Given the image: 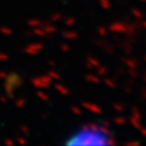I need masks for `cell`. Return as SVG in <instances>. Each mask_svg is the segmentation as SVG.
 I'll return each mask as SVG.
<instances>
[{
	"label": "cell",
	"instance_id": "5b68a950",
	"mask_svg": "<svg viewBox=\"0 0 146 146\" xmlns=\"http://www.w3.org/2000/svg\"><path fill=\"white\" fill-rule=\"evenodd\" d=\"M99 65H100V62H99L98 58H95L93 56L86 57V67H88L89 70H95Z\"/></svg>",
	"mask_w": 146,
	"mask_h": 146
},
{
	"label": "cell",
	"instance_id": "cb8c5ba5",
	"mask_svg": "<svg viewBox=\"0 0 146 146\" xmlns=\"http://www.w3.org/2000/svg\"><path fill=\"white\" fill-rule=\"evenodd\" d=\"M113 108H115L117 112H123V111H124V106L121 105V104H115V105H113Z\"/></svg>",
	"mask_w": 146,
	"mask_h": 146
},
{
	"label": "cell",
	"instance_id": "6da1fadb",
	"mask_svg": "<svg viewBox=\"0 0 146 146\" xmlns=\"http://www.w3.org/2000/svg\"><path fill=\"white\" fill-rule=\"evenodd\" d=\"M116 139L111 134L105 135L100 131H91L86 129H80L78 134L73 135L71 139L66 140L67 145H115Z\"/></svg>",
	"mask_w": 146,
	"mask_h": 146
},
{
	"label": "cell",
	"instance_id": "4316f807",
	"mask_svg": "<svg viewBox=\"0 0 146 146\" xmlns=\"http://www.w3.org/2000/svg\"><path fill=\"white\" fill-rule=\"evenodd\" d=\"M60 48H61V50L63 52H68V51H70V45H68V44H61Z\"/></svg>",
	"mask_w": 146,
	"mask_h": 146
},
{
	"label": "cell",
	"instance_id": "d4e9b609",
	"mask_svg": "<svg viewBox=\"0 0 146 146\" xmlns=\"http://www.w3.org/2000/svg\"><path fill=\"white\" fill-rule=\"evenodd\" d=\"M61 18H62V16L60 15V13H54V15L50 17V20L54 21V22H57V21H60Z\"/></svg>",
	"mask_w": 146,
	"mask_h": 146
},
{
	"label": "cell",
	"instance_id": "d590c367",
	"mask_svg": "<svg viewBox=\"0 0 146 146\" xmlns=\"http://www.w3.org/2000/svg\"><path fill=\"white\" fill-rule=\"evenodd\" d=\"M145 80H146V77H145Z\"/></svg>",
	"mask_w": 146,
	"mask_h": 146
},
{
	"label": "cell",
	"instance_id": "ac0fdd59",
	"mask_svg": "<svg viewBox=\"0 0 146 146\" xmlns=\"http://www.w3.org/2000/svg\"><path fill=\"white\" fill-rule=\"evenodd\" d=\"M131 117L133 118H136V119H141V115L139 112V110L136 107H133L131 108Z\"/></svg>",
	"mask_w": 146,
	"mask_h": 146
},
{
	"label": "cell",
	"instance_id": "f1b7e54d",
	"mask_svg": "<svg viewBox=\"0 0 146 146\" xmlns=\"http://www.w3.org/2000/svg\"><path fill=\"white\" fill-rule=\"evenodd\" d=\"M29 25L36 27V26H40V25H42V22L38 21V20H33V21H29Z\"/></svg>",
	"mask_w": 146,
	"mask_h": 146
},
{
	"label": "cell",
	"instance_id": "836d02e7",
	"mask_svg": "<svg viewBox=\"0 0 146 146\" xmlns=\"http://www.w3.org/2000/svg\"><path fill=\"white\" fill-rule=\"evenodd\" d=\"M140 1H143V3H146V0H140Z\"/></svg>",
	"mask_w": 146,
	"mask_h": 146
},
{
	"label": "cell",
	"instance_id": "d6986e66",
	"mask_svg": "<svg viewBox=\"0 0 146 146\" xmlns=\"http://www.w3.org/2000/svg\"><path fill=\"white\" fill-rule=\"evenodd\" d=\"M98 34L100 35V36H106L107 35V28H105V27H99L98 28Z\"/></svg>",
	"mask_w": 146,
	"mask_h": 146
},
{
	"label": "cell",
	"instance_id": "5bb4252c",
	"mask_svg": "<svg viewBox=\"0 0 146 146\" xmlns=\"http://www.w3.org/2000/svg\"><path fill=\"white\" fill-rule=\"evenodd\" d=\"M95 70H96V72H98V76H105L107 73V68L101 66V65H99Z\"/></svg>",
	"mask_w": 146,
	"mask_h": 146
},
{
	"label": "cell",
	"instance_id": "9a60e30c",
	"mask_svg": "<svg viewBox=\"0 0 146 146\" xmlns=\"http://www.w3.org/2000/svg\"><path fill=\"white\" fill-rule=\"evenodd\" d=\"M48 76H49L51 79H55V80H60V79H61V76L58 74L57 72H55V71H49V72H48Z\"/></svg>",
	"mask_w": 146,
	"mask_h": 146
},
{
	"label": "cell",
	"instance_id": "484cf974",
	"mask_svg": "<svg viewBox=\"0 0 146 146\" xmlns=\"http://www.w3.org/2000/svg\"><path fill=\"white\" fill-rule=\"evenodd\" d=\"M36 95H38V96L42 99V100H44V101H48V100H49L48 95H46V94H44V93H42V91H38V93H36Z\"/></svg>",
	"mask_w": 146,
	"mask_h": 146
},
{
	"label": "cell",
	"instance_id": "44dd1931",
	"mask_svg": "<svg viewBox=\"0 0 146 146\" xmlns=\"http://www.w3.org/2000/svg\"><path fill=\"white\" fill-rule=\"evenodd\" d=\"M124 146H136V145H140V141L139 140H131V141H125L123 143Z\"/></svg>",
	"mask_w": 146,
	"mask_h": 146
},
{
	"label": "cell",
	"instance_id": "4dcf8cb0",
	"mask_svg": "<svg viewBox=\"0 0 146 146\" xmlns=\"http://www.w3.org/2000/svg\"><path fill=\"white\" fill-rule=\"evenodd\" d=\"M101 125H105V127H108V128H110V123H108L107 121H102V122H101Z\"/></svg>",
	"mask_w": 146,
	"mask_h": 146
},
{
	"label": "cell",
	"instance_id": "ffe728a7",
	"mask_svg": "<svg viewBox=\"0 0 146 146\" xmlns=\"http://www.w3.org/2000/svg\"><path fill=\"white\" fill-rule=\"evenodd\" d=\"M131 13H133V15L138 18V20H143V17H144V15L138 10V9H133V10H131Z\"/></svg>",
	"mask_w": 146,
	"mask_h": 146
},
{
	"label": "cell",
	"instance_id": "30bf717a",
	"mask_svg": "<svg viewBox=\"0 0 146 146\" xmlns=\"http://www.w3.org/2000/svg\"><path fill=\"white\" fill-rule=\"evenodd\" d=\"M124 63L128 66V68H136V66H138V61L135 58H127V60H124Z\"/></svg>",
	"mask_w": 146,
	"mask_h": 146
},
{
	"label": "cell",
	"instance_id": "1f68e13d",
	"mask_svg": "<svg viewBox=\"0 0 146 146\" xmlns=\"http://www.w3.org/2000/svg\"><path fill=\"white\" fill-rule=\"evenodd\" d=\"M143 96L146 99V90H144V91H143Z\"/></svg>",
	"mask_w": 146,
	"mask_h": 146
},
{
	"label": "cell",
	"instance_id": "d6a6232c",
	"mask_svg": "<svg viewBox=\"0 0 146 146\" xmlns=\"http://www.w3.org/2000/svg\"><path fill=\"white\" fill-rule=\"evenodd\" d=\"M143 27H144V28L146 29V21H144V22H143Z\"/></svg>",
	"mask_w": 146,
	"mask_h": 146
},
{
	"label": "cell",
	"instance_id": "2e32d148",
	"mask_svg": "<svg viewBox=\"0 0 146 146\" xmlns=\"http://www.w3.org/2000/svg\"><path fill=\"white\" fill-rule=\"evenodd\" d=\"M130 123H131V125H133L135 129H138V130H139L140 128H141L140 119H136V118H133V117H131V118H130Z\"/></svg>",
	"mask_w": 146,
	"mask_h": 146
},
{
	"label": "cell",
	"instance_id": "e575fe53",
	"mask_svg": "<svg viewBox=\"0 0 146 146\" xmlns=\"http://www.w3.org/2000/svg\"><path fill=\"white\" fill-rule=\"evenodd\" d=\"M144 60H145V62H146V56H145V57H144Z\"/></svg>",
	"mask_w": 146,
	"mask_h": 146
},
{
	"label": "cell",
	"instance_id": "9c48e42d",
	"mask_svg": "<svg viewBox=\"0 0 146 146\" xmlns=\"http://www.w3.org/2000/svg\"><path fill=\"white\" fill-rule=\"evenodd\" d=\"M55 89H56L58 93L62 94V95H68V94H70V90H68V88H66L65 85L56 84V85H55Z\"/></svg>",
	"mask_w": 146,
	"mask_h": 146
},
{
	"label": "cell",
	"instance_id": "e0dca14e",
	"mask_svg": "<svg viewBox=\"0 0 146 146\" xmlns=\"http://www.w3.org/2000/svg\"><path fill=\"white\" fill-rule=\"evenodd\" d=\"M104 83L106 84L110 89H115V88H116V83H115V82H113L112 79H110V78H105V79H104Z\"/></svg>",
	"mask_w": 146,
	"mask_h": 146
},
{
	"label": "cell",
	"instance_id": "277c9868",
	"mask_svg": "<svg viewBox=\"0 0 146 146\" xmlns=\"http://www.w3.org/2000/svg\"><path fill=\"white\" fill-rule=\"evenodd\" d=\"M83 107L85 110H88V111H90V112L96 113V115H101V113H102L101 107L98 106V105H95V104H93V102H86V101H84L83 102Z\"/></svg>",
	"mask_w": 146,
	"mask_h": 146
},
{
	"label": "cell",
	"instance_id": "7c38bea8",
	"mask_svg": "<svg viewBox=\"0 0 146 146\" xmlns=\"http://www.w3.org/2000/svg\"><path fill=\"white\" fill-rule=\"evenodd\" d=\"M113 122H115L116 124H118V125H124L125 123H127V118L123 117V116L115 117V118H113Z\"/></svg>",
	"mask_w": 146,
	"mask_h": 146
},
{
	"label": "cell",
	"instance_id": "4fadbf2b",
	"mask_svg": "<svg viewBox=\"0 0 146 146\" xmlns=\"http://www.w3.org/2000/svg\"><path fill=\"white\" fill-rule=\"evenodd\" d=\"M99 4L104 10H110V9H111V3H110V0H99Z\"/></svg>",
	"mask_w": 146,
	"mask_h": 146
},
{
	"label": "cell",
	"instance_id": "7402d4cb",
	"mask_svg": "<svg viewBox=\"0 0 146 146\" xmlns=\"http://www.w3.org/2000/svg\"><path fill=\"white\" fill-rule=\"evenodd\" d=\"M71 110H72V112L74 113V115H77V116H82V110H80V107H78V106H72Z\"/></svg>",
	"mask_w": 146,
	"mask_h": 146
},
{
	"label": "cell",
	"instance_id": "603a6c76",
	"mask_svg": "<svg viewBox=\"0 0 146 146\" xmlns=\"http://www.w3.org/2000/svg\"><path fill=\"white\" fill-rule=\"evenodd\" d=\"M65 23L67 25V26H73V25H74L76 23V20H74V18H73V17H67L66 18V20H65Z\"/></svg>",
	"mask_w": 146,
	"mask_h": 146
},
{
	"label": "cell",
	"instance_id": "83f0119b",
	"mask_svg": "<svg viewBox=\"0 0 146 146\" xmlns=\"http://www.w3.org/2000/svg\"><path fill=\"white\" fill-rule=\"evenodd\" d=\"M34 33L40 35V36H45V35H46V33L44 32V29H34Z\"/></svg>",
	"mask_w": 146,
	"mask_h": 146
},
{
	"label": "cell",
	"instance_id": "8992f818",
	"mask_svg": "<svg viewBox=\"0 0 146 146\" xmlns=\"http://www.w3.org/2000/svg\"><path fill=\"white\" fill-rule=\"evenodd\" d=\"M42 48H43L42 44H32V45H29V46L27 48L26 51L28 52V54H36L38 51L42 50Z\"/></svg>",
	"mask_w": 146,
	"mask_h": 146
},
{
	"label": "cell",
	"instance_id": "52a82bcc",
	"mask_svg": "<svg viewBox=\"0 0 146 146\" xmlns=\"http://www.w3.org/2000/svg\"><path fill=\"white\" fill-rule=\"evenodd\" d=\"M63 38L66 39H77L78 38V33H77L76 31H68V32H65L63 33Z\"/></svg>",
	"mask_w": 146,
	"mask_h": 146
},
{
	"label": "cell",
	"instance_id": "7a4b0ae2",
	"mask_svg": "<svg viewBox=\"0 0 146 146\" xmlns=\"http://www.w3.org/2000/svg\"><path fill=\"white\" fill-rule=\"evenodd\" d=\"M129 26L125 25L124 22H113L108 26V31L112 32V33H127Z\"/></svg>",
	"mask_w": 146,
	"mask_h": 146
},
{
	"label": "cell",
	"instance_id": "3957f363",
	"mask_svg": "<svg viewBox=\"0 0 146 146\" xmlns=\"http://www.w3.org/2000/svg\"><path fill=\"white\" fill-rule=\"evenodd\" d=\"M51 78L49 76L46 77H42V78H35L33 79V84L38 88H49V84L51 83Z\"/></svg>",
	"mask_w": 146,
	"mask_h": 146
},
{
	"label": "cell",
	"instance_id": "8fae6325",
	"mask_svg": "<svg viewBox=\"0 0 146 146\" xmlns=\"http://www.w3.org/2000/svg\"><path fill=\"white\" fill-rule=\"evenodd\" d=\"M44 32H45V33H46V34H52V33H55V32H56V28H55L54 26L49 25V22H46V23H45Z\"/></svg>",
	"mask_w": 146,
	"mask_h": 146
},
{
	"label": "cell",
	"instance_id": "f546056e",
	"mask_svg": "<svg viewBox=\"0 0 146 146\" xmlns=\"http://www.w3.org/2000/svg\"><path fill=\"white\" fill-rule=\"evenodd\" d=\"M139 131L141 133V135H144V136H146V128H144V127H141L140 129H139Z\"/></svg>",
	"mask_w": 146,
	"mask_h": 146
},
{
	"label": "cell",
	"instance_id": "ba28073f",
	"mask_svg": "<svg viewBox=\"0 0 146 146\" xmlns=\"http://www.w3.org/2000/svg\"><path fill=\"white\" fill-rule=\"evenodd\" d=\"M85 80L89 82V83H95V84L100 83V78L98 76H94V74H86L85 76Z\"/></svg>",
	"mask_w": 146,
	"mask_h": 146
}]
</instances>
